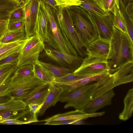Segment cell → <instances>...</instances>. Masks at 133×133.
<instances>
[{
	"mask_svg": "<svg viewBox=\"0 0 133 133\" xmlns=\"http://www.w3.org/2000/svg\"><path fill=\"white\" fill-rule=\"evenodd\" d=\"M110 45V40L98 37L87 46V55L106 60Z\"/></svg>",
	"mask_w": 133,
	"mask_h": 133,
	"instance_id": "cell-12",
	"label": "cell"
},
{
	"mask_svg": "<svg viewBox=\"0 0 133 133\" xmlns=\"http://www.w3.org/2000/svg\"><path fill=\"white\" fill-rule=\"evenodd\" d=\"M19 117L7 119L0 121V123L7 124H26L32 123L29 120L28 121H24L19 120L18 118Z\"/></svg>",
	"mask_w": 133,
	"mask_h": 133,
	"instance_id": "cell-38",
	"label": "cell"
},
{
	"mask_svg": "<svg viewBox=\"0 0 133 133\" xmlns=\"http://www.w3.org/2000/svg\"><path fill=\"white\" fill-rule=\"evenodd\" d=\"M89 13L97 29L98 37L110 40L114 32V15L111 12L104 16H99L86 10Z\"/></svg>",
	"mask_w": 133,
	"mask_h": 133,
	"instance_id": "cell-9",
	"label": "cell"
},
{
	"mask_svg": "<svg viewBox=\"0 0 133 133\" xmlns=\"http://www.w3.org/2000/svg\"><path fill=\"white\" fill-rule=\"evenodd\" d=\"M27 39V38L12 42L0 43V61L12 54L19 52Z\"/></svg>",
	"mask_w": 133,
	"mask_h": 133,
	"instance_id": "cell-18",
	"label": "cell"
},
{
	"mask_svg": "<svg viewBox=\"0 0 133 133\" xmlns=\"http://www.w3.org/2000/svg\"><path fill=\"white\" fill-rule=\"evenodd\" d=\"M19 52L12 54L0 61V66L6 64H10L17 67Z\"/></svg>",
	"mask_w": 133,
	"mask_h": 133,
	"instance_id": "cell-31",
	"label": "cell"
},
{
	"mask_svg": "<svg viewBox=\"0 0 133 133\" xmlns=\"http://www.w3.org/2000/svg\"><path fill=\"white\" fill-rule=\"evenodd\" d=\"M106 60L109 72L112 74L127 63L133 61V42L127 34L114 26Z\"/></svg>",
	"mask_w": 133,
	"mask_h": 133,
	"instance_id": "cell-1",
	"label": "cell"
},
{
	"mask_svg": "<svg viewBox=\"0 0 133 133\" xmlns=\"http://www.w3.org/2000/svg\"><path fill=\"white\" fill-rule=\"evenodd\" d=\"M11 76L7 79L4 82L0 85V93L1 92L5 89L9 84L10 81ZM2 99V98H0V101L2 100L1 99Z\"/></svg>",
	"mask_w": 133,
	"mask_h": 133,
	"instance_id": "cell-43",
	"label": "cell"
},
{
	"mask_svg": "<svg viewBox=\"0 0 133 133\" xmlns=\"http://www.w3.org/2000/svg\"><path fill=\"white\" fill-rule=\"evenodd\" d=\"M38 62L44 66L55 78L62 77L74 71L70 68L57 66L50 63L39 61Z\"/></svg>",
	"mask_w": 133,
	"mask_h": 133,
	"instance_id": "cell-25",
	"label": "cell"
},
{
	"mask_svg": "<svg viewBox=\"0 0 133 133\" xmlns=\"http://www.w3.org/2000/svg\"><path fill=\"white\" fill-rule=\"evenodd\" d=\"M18 111L3 110L0 111V121L12 118V117L24 115L26 111L18 114Z\"/></svg>",
	"mask_w": 133,
	"mask_h": 133,
	"instance_id": "cell-37",
	"label": "cell"
},
{
	"mask_svg": "<svg viewBox=\"0 0 133 133\" xmlns=\"http://www.w3.org/2000/svg\"><path fill=\"white\" fill-rule=\"evenodd\" d=\"M46 55L57 62L68 65L74 71L81 65L83 58L79 55H75L62 52L51 48L45 49Z\"/></svg>",
	"mask_w": 133,
	"mask_h": 133,
	"instance_id": "cell-11",
	"label": "cell"
},
{
	"mask_svg": "<svg viewBox=\"0 0 133 133\" xmlns=\"http://www.w3.org/2000/svg\"><path fill=\"white\" fill-rule=\"evenodd\" d=\"M81 121L79 119H74L60 121H53L49 122L47 124L51 125H64L72 124Z\"/></svg>",
	"mask_w": 133,
	"mask_h": 133,
	"instance_id": "cell-39",
	"label": "cell"
},
{
	"mask_svg": "<svg viewBox=\"0 0 133 133\" xmlns=\"http://www.w3.org/2000/svg\"><path fill=\"white\" fill-rule=\"evenodd\" d=\"M62 92L61 89L55 84H49L48 92L37 116L42 115L48 108L54 106L58 102V99Z\"/></svg>",
	"mask_w": 133,
	"mask_h": 133,
	"instance_id": "cell-17",
	"label": "cell"
},
{
	"mask_svg": "<svg viewBox=\"0 0 133 133\" xmlns=\"http://www.w3.org/2000/svg\"><path fill=\"white\" fill-rule=\"evenodd\" d=\"M46 83L34 76H24L14 72L8 86L1 92L0 98L8 96L22 100Z\"/></svg>",
	"mask_w": 133,
	"mask_h": 133,
	"instance_id": "cell-3",
	"label": "cell"
},
{
	"mask_svg": "<svg viewBox=\"0 0 133 133\" xmlns=\"http://www.w3.org/2000/svg\"><path fill=\"white\" fill-rule=\"evenodd\" d=\"M40 0H26L22 5L24 13L25 30L27 38L35 34L34 28Z\"/></svg>",
	"mask_w": 133,
	"mask_h": 133,
	"instance_id": "cell-10",
	"label": "cell"
},
{
	"mask_svg": "<svg viewBox=\"0 0 133 133\" xmlns=\"http://www.w3.org/2000/svg\"><path fill=\"white\" fill-rule=\"evenodd\" d=\"M26 39L25 29L13 31L8 30L0 40V43H8Z\"/></svg>",
	"mask_w": 133,
	"mask_h": 133,
	"instance_id": "cell-26",
	"label": "cell"
},
{
	"mask_svg": "<svg viewBox=\"0 0 133 133\" xmlns=\"http://www.w3.org/2000/svg\"><path fill=\"white\" fill-rule=\"evenodd\" d=\"M89 83L61 93L58 102H65L64 108L72 107L75 110H82L93 99V96L99 87L96 82Z\"/></svg>",
	"mask_w": 133,
	"mask_h": 133,
	"instance_id": "cell-5",
	"label": "cell"
},
{
	"mask_svg": "<svg viewBox=\"0 0 133 133\" xmlns=\"http://www.w3.org/2000/svg\"><path fill=\"white\" fill-rule=\"evenodd\" d=\"M45 1L52 7L56 11H57L58 10V7L56 5V3L55 0H43Z\"/></svg>",
	"mask_w": 133,
	"mask_h": 133,
	"instance_id": "cell-44",
	"label": "cell"
},
{
	"mask_svg": "<svg viewBox=\"0 0 133 133\" xmlns=\"http://www.w3.org/2000/svg\"><path fill=\"white\" fill-rule=\"evenodd\" d=\"M115 95L113 89L92 99L82 110L84 112H96L99 109L111 104L112 99Z\"/></svg>",
	"mask_w": 133,
	"mask_h": 133,
	"instance_id": "cell-15",
	"label": "cell"
},
{
	"mask_svg": "<svg viewBox=\"0 0 133 133\" xmlns=\"http://www.w3.org/2000/svg\"><path fill=\"white\" fill-rule=\"evenodd\" d=\"M105 111L87 114L84 112L82 110H75L62 114H59L54 115L45 119L38 121V122H44V124H47L50 122L65 120L79 119L81 120L91 117L100 116L103 115Z\"/></svg>",
	"mask_w": 133,
	"mask_h": 133,
	"instance_id": "cell-13",
	"label": "cell"
},
{
	"mask_svg": "<svg viewBox=\"0 0 133 133\" xmlns=\"http://www.w3.org/2000/svg\"><path fill=\"white\" fill-rule=\"evenodd\" d=\"M48 29V22L46 14L39 1L34 32L44 42H47L49 38Z\"/></svg>",
	"mask_w": 133,
	"mask_h": 133,
	"instance_id": "cell-14",
	"label": "cell"
},
{
	"mask_svg": "<svg viewBox=\"0 0 133 133\" xmlns=\"http://www.w3.org/2000/svg\"><path fill=\"white\" fill-rule=\"evenodd\" d=\"M8 30L13 31L25 29V19L9 21L8 26Z\"/></svg>",
	"mask_w": 133,
	"mask_h": 133,
	"instance_id": "cell-32",
	"label": "cell"
},
{
	"mask_svg": "<svg viewBox=\"0 0 133 133\" xmlns=\"http://www.w3.org/2000/svg\"><path fill=\"white\" fill-rule=\"evenodd\" d=\"M34 75L44 82L53 84L55 77L43 65L38 62L32 65Z\"/></svg>",
	"mask_w": 133,
	"mask_h": 133,
	"instance_id": "cell-22",
	"label": "cell"
},
{
	"mask_svg": "<svg viewBox=\"0 0 133 133\" xmlns=\"http://www.w3.org/2000/svg\"><path fill=\"white\" fill-rule=\"evenodd\" d=\"M56 11L57 23L62 32L67 38L78 55L84 58L88 54L87 46L79 37L67 7H58Z\"/></svg>",
	"mask_w": 133,
	"mask_h": 133,
	"instance_id": "cell-6",
	"label": "cell"
},
{
	"mask_svg": "<svg viewBox=\"0 0 133 133\" xmlns=\"http://www.w3.org/2000/svg\"><path fill=\"white\" fill-rule=\"evenodd\" d=\"M125 6V9L128 14L133 19V3H130Z\"/></svg>",
	"mask_w": 133,
	"mask_h": 133,
	"instance_id": "cell-41",
	"label": "cell"
},
{
	"mask_svg": "<svg viewBox=\"0 0 133 133\" xmlns=\"http://www.w3.org/2000/svg\"><path fill=\"white\" fill-rule=\"evenodd\" d=\"M27 107L26 104L22 100L10 98L6 102L0 103V111H19L25 110Z\"/></svg>",
	"mask_w": 133,
	"mask_h": 133,
	"instance_id": "cell-24",
	"label": "cell"
},
{
	"mask_svg": "<svg viewBox=\"0 0 133 133\" xmlns=\"http://www.w3.org/2000/svg\"><path fill=\"white\" fill-rule=\"evenodd\" d=\"M43 104L30 103L27 106L28 108L29 111L31 115V117L34 122H38V121L37 118V114L39 112Z\"/></svg>",
	"mask_w": 133,
	"mask_h": 133,
	"instance_id": "cell-34",
	"label": "cell"
},
{
	"mask_svg": "<svg viewBox=\"0 0 133 133\" xmlns=\"http://www.w3.org/2000/svg\"><path fill=\"white\" fill-rule=\"evenodd\" d=\"M108 72H104L92 76L84 77L71 81L54 82L53 84L59 88L62 92L77 88L93 82H97Z\"/></svg>",
	"mask_w": 133,
	"mask_h": 133,
	"instance_id": "cell-16",
	"label": "cell"
},
{
	"mask_svg": "<svg viewBox=\"0 0 133 133\" xmlns=\"http://www.w3.org/2000/svg\"><path fill=\"white\" fill-rule=\"evenodd\" d=\"M44 42L35 34L27 38L19 52L17 66L31 65L39 61V54L45 49Z\"/></svg>",
	"mask_w": 133,
	"mask_h": 133,
	"instance_id": "cell-7",
	"label": "cell"
},
{
	"mask_svg": "<svg viewBox=\"0 0 133 133\" xmlns=\"http://www.w3.org/2000/svg\"><path fill=\"white\" fill-rule=\"evenodd\" d=\"M98 6L105 12H112L115 6L119 8V0H94Z\"/></svg>",
	"mask_w": 133,
	"mask_h": 133,
	"instance_id": "cell-29",
	"label": "cell"
},
{
	"mask_svg": "<svg viewBox=\"0 0 133 133\" xmlns=\"http://www.w3.org/2000/svg\"><path fill=\"white\" fill-rule=\"evenodd\" d=\"M112 74L113 82L120 79L133 81V61L127 63Z\"/></svg>",
	"mask_w": 133,
	"mask_h": 133,
	"instance_id": "cell-21",
	"label": "cell"
},
{
	"mask_svg": "<svg viewBox=\"0 0 133 133\" xmlns=\"http://www.w3.org/2000/svg\"><path fill=\"white\" fill-rule=\"evenodd\" d=\"M20 6L14 0H0V20H9L11 13Z\"/></svg>",
	"mask_w": 133,
	"mask_h": 133,
	"instance_id": "cell-20",
	"label": "cell"
},
{
	"mask_svg": "<svg viewBox=\"0 0 133 133\" xmlns=\"http://www.w3.org/2000/svg\"><path fill=\"white\" fill-rule=\"evenodd\" d=\"M119 9L124 22L127 34L133 42V19L131 18L125 9L122 0L119 1Z\"/></svg>",
	"mask_w": 133,
	"mask_h": 133,
	"instance_id": "cell-27",
	"label": "cell"
},
{
	"mask_svg": "<svg viewBox=\"0 0 133 133\" xmlns=\"http://www.w3.org/2000/svg\"><path fill=\"white\" fill-rule=\"evenodd\" d=\"M58 7H66L72 6H79L82 0H55Z\"/></svg>",
	"mask_w": 133,
	"mask_h": 133,
	"instance_id": "cell-36",
	"label": "cell"
},
{
	"mask_svg": "<svg viewBox=\"0 0 133 133\" xmlns=\"http://www.w3.org/2000/svg\"><path fill=\"white\" fill-rule=\"evenodd\" d=\"M49 84L46 83L22 100L27 105L30 103H44L49 91Z\"/></svg>",
	"mask_w": 133,
	"mask_h": 133,
	"instance_id": "cell-19",
	"label": "cell"
},
{
	"mask_svg": "<svg viewBox=\"0 0 133 133\" xmlns=\"http://www.w3.org/2000/svg\"><path fill=\"white\" fill-rule=\"evenodd\" d=\"M84 77H85L76 74L73 72L61 77L55 78L54 82L71 81L80 79Z\"/></svg>",
	"mask_w": 133,
	"mask_h": 133,
	"instance_id": "cell-33",
	"label": "cell"
},
{
	"mask_svg": "<svg viewBox=\"0 0 133 133\" xmlns=\"http://www.w3.org/2000/svg\"><path fill=\"white\" fill-rule=\"evenodd\" d=\"M112 12L114 16V26L124 32L127 34L124 22L119 8H118L116 5L115 6Z\"/></svg>",
	"mask_w": 133,
	"mask_h": 133,
	"instance_id": "cell-30",
	"label": "cell"
},
{
	"mask_svg": "<svg viewBox=\"0 0 133 133\" xmlns=\"http://www.w3.org/2000/svg\"><path fill=\"white\" fill-rule=\"evenodd\" d=\"M79 6L99 16H105L108 12H105L101 9L94 0H82Z\"/></svg>",
	"mask_w": 133,
	"mask_h": 133,
	"instance_id": "cell-28",
	"label": "cell"
},
{
	"mask_svg": "<svg viewBox=\"0 0 133 133\" xmlns=\"http://www.w3.org/2000/svg\"><path fill=\"white\" fill-rule=\"evenodd\" d=\"M24 13L22 5L15 10L11 14L9 21H17L24 18Z\"/></svg>",
	"mask_w": 133,
	"mask_h": 133,
	"instance_id": "cell-35",
	"label": "cell"
},
{
	"mask_svg": "<svg viewBox=\"0 0 133 133\" xmlns=\"http://www.w3.org/2000/svg\"><path fill=\"white\" fill-rule=\"evenodd\" d=\"M105 72H109L106 60L87 55L83 58L80 66L74 72L77 75L89 77Z\"/></svg>",
	"mask_w": 133,
	"mask_h": 133,
	"instance_id": "cell-8",
	"label": "cell"
},
{
	"mask_svg": "<svg viewBox=\"0 0 133 133\" xmlns=\"http://www.w3.org/2000/svg\"><path fill=\"white\" fill-rule=\"evenodd\" d=\"M79 37L87 46L98 37L96 27L88 12L79 6L66 7Z\"/></svg>",
	"mask_w": 133,
	"mask_h": 133,
	"instance_id": "cell-4",
	"label": "cell"
},
{
	"mask_svg": "<svg viewBox=\"0 0 133 133\" xmlns=\"http://www.w3.org/2000/svg\"><path fill=\"white\" fill-rule=\"evenodd\" d=\"M19 4L21 5H22L26 0H14Z\"/></svg>",
	"mask_w": 133,
	"mask_h": 133,
	"instance_id": "cell-46",
	"label": "cell"
},
{
	"mask_svg": "<svg viewBox=\"0 0 133 133\" xmlns=\"http://www.w3.org/2000/svg\"><path fill=\"white\" fill-rule=\"evenodd\" d=\"M123 3L125 6L130 3L133 2V0H122Z\"/></svg>",
	"mask_w": 133,
	"mask_h": 133,
	"instance_id": "cell-45",
	"label": "cell"
},
{
	"mask_svg": "<svg viewBox=\"0 0 133 133\" xmlns=\"http://www.w3.org/2000/svg\"><path fill=\"white\" fill-rule=\"evenodd\" d=\"M8 20H0V40L8 31Z\"/></svg>",
	"mask_w": 133,
	"mask_h": 133,
	"instance_id": "cell-40",
	"label": "cell"
},
{
	"mask_svg": "<svg viewBox=\"0 0 133 133\" xmlns=\"http://www.w3.org/2000/svg\"><path fill=\"white\" fill-rule=\"evenodd\" d=\"M124 107L122 111L119 114V119L126 121L131 116L133 110V88L128 91L124 100Z\"/></svg>",
	"mask_w": 133,
	"mask_h": 133,
	"instance_id": "cell-23",
	"label": "cell"
},
{
	"mask_svg": "<svg viewBox=\"0 0 133 133\" xmlns=\"http://www.w3.org/2000/svg\"><path fill=\"white\" fill-rule=\"evenodd\" d=\"M40 2L45 11L48 22V39L47 43L55 49L68 54L79 55L58 25L56 11L43 0Z\"/></svg>",
	"mask_w": 133,
	"mask_h": 133,
	"instance_id": "cell-2",
	"label": "cell"
},
{
	"mask_svg": "<svg viewBox=\"0 0 133 133\" xmlns=\"http://www.w3.org/2000/svg\"><path fill=\"white\" fill-rule=\"evenodd\" d=\"M13 66L10 64H6L0 66V77L8 71Z\"/></svg>",
	"mask_w": 133,
	"mask_h": 133,
	"instance_id": "cell-42",
	"label": "cell"
}]
</instances>
